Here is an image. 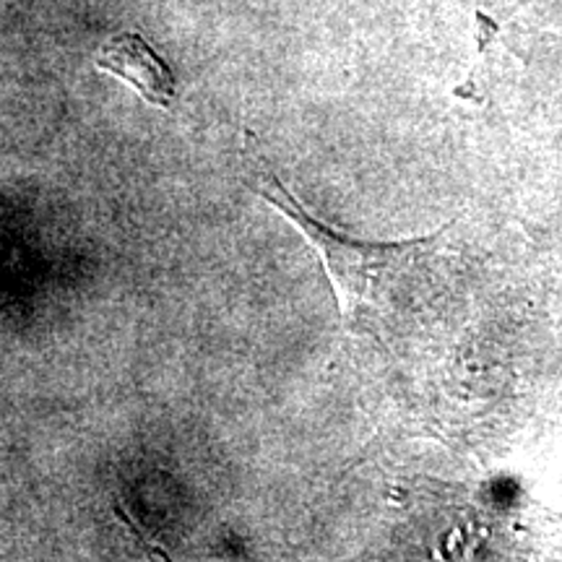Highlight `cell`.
Segmentation results:
<instances>
[{
  "label": "cell",
  "mask_w": 562,
  "mask_h": 562,
  "mask_svg": "<svg viewBox=\"0 0 562 562\" xmlns=\"http://www.w3.org/2000/svg\"><path fill=\"white\" fill-rule=\"evenodd\" d=\"M248 154L256 161V193L269 201L281 216H286L321 252L339 292L344 323L349 331L383 334L389 328V315L396 311L398 297H404V292L409 290L414 271H419V266L427 261L435 240L396 245L351 240L307 214L290 193V188L271 170H266L250 133Z\"/></svg>",
  "instance_id": "1"
},
{
  "label": "cell",
  "mask_w": 562,
  "mask_h": 562,
  "mask_svg": "<svg viewBox=\"0 0 562 562\" xmlns=\"http://www.w3.org/2000/svg\"><path fill=\"white\" fill-rule=\"evenodd\" d=\"M97 68L128 83L151 108L172 110L178 102V76L144 34L125 32L104 42L97 53Z\"/></svg>",
  "instance_id": "2"
}]
</instances>
